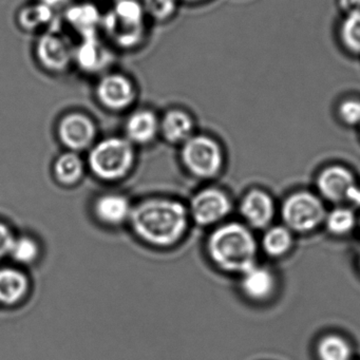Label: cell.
I'll list each match as a JSON object with an SVG mask.
<instances>
[{
	"mask_svg": "<svg viewBox=\"0 0 360 360\" xmlns=\"http://www.w3.org/2000/svg\"><path fill=\"white\" fill-rule=\"evenodd\" d=\"M191 221L187 205L170 197H149L134 204L129 225L145 245L167 250L186 237Z\"/></svg>",
	"mask_w": 360,
	"mask_h": 360,
	"instance_id": "cell-1",
	"label": "cell"
},
{
	"mask_svg": "<svg viewBox=\"0 0 360 360\" xmlns=\"http://www.w3.org/2000/svg\"><path fill=\"white\" fill-rule=\"evenodd\" d=\"M205 250L219 271L240 276L258 263L260 246L252 229L244 223L225 221L212 229Z\"/></svg>",
	"mask_w": 360,
	"mask_h": 360,
	"instance_id": "cell-2",
	"label": "cell"
},
{
	"mask_svg": "<svg viewBox=\"0 0 360 360\" xmlns=\"http://www.w3.org/2000/svg\"><path fill=\"white\" fill-rule=\"evenodd\" d=\"M136 146L125 136H108L96 141L88 150L87 168L98 180L120 182L136 165Z\"/></svg>",
	"mask_w": 360,
	"mask_h": 360,
	"instance_id": "cell-3",
	"label": "cell"
},
{
	"mask_svg": "<svg viewBox=\"0 0 360 360\" xmlns=\"http://www.w3.org/2000/svg\"><path fill=\"white\" fill-rule=\"evenodd\" d=\"M146 13L140 0H117L103 15L102 29L117 48H138L146 37Z\"/></svg>",
	"mask_w": 360,
	"mask_h": 360,
	"instance_id": "cell-4",
	"label": "cell"
},
{
	"mask_svg": "<svg viewBox=\"0 0 360 360\" xmlns=\"http://www.w3.org/2000/svg\"><path fill=\"white\" fill-rule=\"evenodd\" d=\"M180 161L189 176L210 181L224 169L225 155L218 141L207 134H195L181 145Z\"/></svg>",
	"mask_w": 360,
	"mask_h": 360,
	"instance_id": "cell-5",
	"label": "cell"
},
{
	"mask_svg": "<svg viewBox=\"0 0 360 360\" xmlns=\"http://www.w3.org/2000/svg\"><path fill=\"white\" fill-rule=\"evenodd\" d=\"M323 200L309 191L290 193L281 205L282 224L294 233H313L323 225L326 214Z\"/></svg>",
	"mask_w": 360,
	"mask_h": 360,
	"instance_id": "cell-6",
	"label": "cell"
},
{
	"mask_svg": "<svg viewBox=\"0 0 360 360\" xmlns=\"http://www.w3.org/2000/svg\"><path fill=\"white\" fill-rule=\"evenodd\" d=\"M186 205L191 223L207 229L222 224L233 212V201L229 193L216 186L203 187L195 191Z\"/></svg>",
	"mask_w": 360,
	"mask_h": 360,
	"instance_id": "cell-7",
	"label": "cell"
},
{
	"mask_svg": "<svg viewBox=\"0 0 360 360\" xmlns=\"http://www.w3.org/2000/svg\"><path fill=\"white\" fill-rule=\"evenodd\" d=\"M98 104L111 112H123L131 108L138 98L136 84L121 72L104 73L94 90Z\"/></svg>",
	"mask_w": 360,
	"mask_h": 360,
	"instance_id": "cell-8",
	"label": "cell"
},
{
	"mask_svg": "<svg viewBox=\"0 0 360 360\" xmlns=\"http://www.w3.org/2000/svg\"><path fill=\"white\" fill-rule=\"evenodd\" d=\"M56 136L66 150L81 153L96 144L98 127L89 115L75 111L60 117Z\"/></svg>",
	"mask_w": 360,
	"mask_h": 360,
	"instance_id": "cell-9",
	"label": "cell"
},
{
	"mask_svg": "<svg viewBox=\"0 0 360 360\" xmlns=\"http://www.w3.org/2000/svg\"><path fill=\"white\" fill-rule=\"evenodd\" d=\"M75 48L66 37L54 30L44 32L35 44L39 66L52 75H62L73 64Z\"/></svg>",
	"mask_w": 360,
	"mask_h": 360,
	"instance_id": "cell-10",
	"label": "cell"
},
{
	"mask_svg": "<svg viewBox=\"0 0 360 360\" xmlns=\"http://www.w3.org/2000/svg\"><path fill=\"white\" fill-rule=\"evenodd\" d=\"M358 184L355 174L342 165H330L320 170L316 178L317 195L324 202L343 205Z\"/></svg>",
	"mask_w": 360,
	"mask_h": 360,
	"instance_id": "cell-11",
	"label": "cell"
},
{
	"mask_svg": "<svg viewBox=\"0 0 360 360\" xmlns=\"http://www.w3.org/2000/svg\"><path fill=\"white\" fill-rule=\"evenodd\" d=\"M134 203L127 195L117 191H106L96 195L91 212L98 223L107 229H117L129 223Z\"/></svg>",
	"mask_w": 360,
	"mask_h": 360,
	"instance_id": "cell-12",
	"label": "cell"
},
{
	"mask_svg": "<svg viewBox=\"0 0 360 360\" xmlns=\"http://www.w3.org/2000/svg\"><path fill=\"white\" fill-rule=\"evenodd\" d=\"M276 212L277 208L273 197L263 189H250L240 201V216L243 219L244 224L252 231H264L273 225Z\"/></svg>",
	"mask_w": 360,
	"mask_h": 360,
	"instance_id": "cell-13",
	"label": "cell"
},
{
	"mask_svg": "<svg viewBox=\"0 0 360 360\" xmlns=\"http://www.w3.org/2000/svg\"><path fill=\"white\" fill-rule=\"evenodd\" d=\"M239 288L250 302H269L277 292L278 278L271 267L257 263L240 275Z\"/></svg>",
	"mask_w": 360,
	"mask_h": 360,
	"instance_id": "cell-14",
	"label": "cell"
},
{
	"mask_svg": "<svg viewBox=\"0 0 360 360\" xmlns=\"http://www.w3.org/2000/svg\"><path fill=\"white\" fill-rule=\"evenodd\" d=\"M113 60L110 50L98 37L82 39L75 48L73 64L88 75H100L106 71Z\"/></svg>",
	"mask_w": 360,
	"mask_h": 360,
	"instance_id": "cell-15",
	"label": "cell"
},
{
	"mask_svg": "<svg viewBox=\"0 0 360 360\" xmlns=\"http://www.w3.org/2000/svg\"><path fill=\"white\" fill-rule=\"evenodd\" d=\"M124 134L134 146L150 145L160 136V119L150 109H139L126 120Z\"/></svg>",
	"mask_w": 360,
	"mask_h": 360,
	"instance_id": "cell-16",
	"label": "cell"
},
{
	"mask_svg": "<svg viewBox=\"0 0 360 360\" xmlns=\"http://www.w3.org/2000/svg\"><path fill=\"white\" fill-rule=\"evenodd\" d=\"M31 279L20 267L0 269V305L12 307L24 302L31 292Z\"/></svg>",
	"mask_w": 360,
	"mask_h": 360,
	"instance_id": "cell-17",
	"label": "cell"
},
{
	"mask_svg": "<svg viewBox=\"0 0 360 360\" xmlns=\"http://www.w3.org/2000/svg\"><path fill=\"white\" fill-rule=\"evenodd\" d=\"M195 120L180 108L166 111L160 119V136L172 145H182L195 134Z\"/></svg>",
	"mask_w": 360,
	"mask_h": 360,
	"instance_id": "cell-18",
	"label": "cell"
},
{
	"mask_svg": "<svg viewBox=\"0 0 360 360\" xmlns=\"http://www.w3.org/2000/svg\"><path fill=\"white\" fill-rule=\"evenodd\" d=\"M67 24L82 37H98L102 27L103 14L91 3L72 4L65 10Z\"/></svg>",
	"mask_w": 360,
	"mask_h": 360,
	"instance_id": "cell-19",
	"label": "cell"
},
{
	"mask_svg": "<svg viewBox=\"0 0 360 360\" xmlns=\"http://www.w3.org/2000/svg\"><path fill=\"white\" fill-rule=\"evenodd\" d=\"M87 169V163L81 153L66 150L54 160L52 174L60 186L75 187L83 180Z\"/></svg>",
	"mask_w": 360,
	"mask_h": 360,
	"instance_id": "cell-20",
	"label": "cell"
},
{
	"mask_svg": "<svg viewBox=\"0 0 360 360\" xmlns=\"http://www.w3.org/2000/svg\"><path fill=\"white\" fill-rule=\"evenodd\" d=\"M295 233L285 225H271L264 229L260 240V250L269 258H283L292 252L295 244Z\"/></svg>",
	"mask_w": 360,
	"mask_h": 360,
	"instance_id": "cell-21",
	"label": "cell"
},
{
	"mask_svg": "<svg viewBox=\"0 0 360 360\" xmlns=\"http://www.w3.org/2000/svg\"><path fill=\"white\" fill-rule=\"evenodd\" d=\"M315 356L317 360H353V345L342 335L328 333L316 342Z\"/></svg>",
	"mask_w": 360,
	"mask_h": 360,
	"instance_id": "cell-22",
	"label": "cell"
},
{
	"mask_svg": "<svg viewBox=\"0 0 360 360\" xmlns=\"http://www.w3.org/2000/svg\"><path fill=\"white\" fill-rule=\"evenodd\" d=\"M56 13L41 1L22 8L18 14V26L27 32L47 30L56 22Z\"/></svg>",
	"mask_w": 360,
	"mask_h": 360,
	"instance_id": "cell-23",
	"label": "cell"
},
{
	"mask_svg": "<svg viewBox=\"0 0 360 360\" xmlns=\"http://www.w3.org/2000/svg\"><path fill=\"white\" fill-rule=\"evenodd\" d=\"M358 216L353 208L336 205L326 212L323 225L328 233L337 238L347 237L357 229Z\"/></svg>",
	"mask_w": 360,
	"mask_h": 360,
	"instance_id": "cell-24",
	"label": "cell"
},
{
	"mask_svg": "<svg viewBox=\"0 0 360 360\" xmlns=\"http://www.w3.org/2000/svg\"><path fill=\"white\" fill-rule=\"evenodd\" d=\"M41 256V245L37 238L30 235L15 236L9 257L20 266H32Z\"/></svg>",
	"mask_w": 360,
	"mask_h": 360,
	"instance_id": "cell-25",
	"label": "cell"
},
{
	"mask_svg": "<svg viewBox=\"0 0 360 360\" xmlns=\"http://www.w3.org/2000/svg\"><path fill=\"white\" fill-rule=\"evenodd\" d=\"M340 39L345 49L360 54V12L345 15L341 22Z\"/></svg>",
	"mask_w": 360,
	"mask_h": 360,
	"instance_id": "cell-26",
	"label": "cell"
},
{
	"mask_svg": "<svg viewBox=\"0 0 360 360\" xmlns=\"http://www.w3.org/2000/svg\"><path fill=\"white\" fill-rule=\"evenodd\" d=\"M179 0H142L146 16L158 22L169 20L176 15Z\"/></svg>",
	"mask_w": 360,
	"mask_h": 360,
	"instance_id": "cell-27",
	"label": "cell"
},
{
	"mask_svg": "<svg viewBox=\"0 0 360 360\" xmlns=\"http://www.w3.org/2000/svg\"><path fill=\"white\" fill-rule=\"evenodd\" d=\"M338 115L345 125H360V100L349 98V100L343 101L339 105Z\"/></svg>",
	"mask_w": 360,
	"mask_h": 360,
	"instance_id": "cell-28",
	"label": "cell"
},
{
	"mask_svg": "<svg viewBox=\"0 0 360 360\" xmlns=\"http://www.w3.org/2000/svg\"><path fill=\"white\" fill-rule=\"evenodd\" d=\"M14 238L15 235L12 229L5 223L0 222V260L9 257Z\"/></svg>",
	"mask_w": 360,
	"mask_h": 360,
	"instance_id": "cell-29",
	"label": "cell"
},
{
	"mask_svg": "<svg viewBox=\"0 0 360 360\" xmlns=\"http://www.w3.org/2000/svg\"><path fill=\"white\" fill-rule=\"evenodd\" d=\"M44 5L47 6L52 11L58 12L65 11L67 8L72 5V0H39Z\"/></svg>",
	"mask_w": 360,
	"mask_h": 360,
	"instance_id": "cell-30",
	"label": "cell"
},
{
	"mask_svg": "<svg viewBox=\"0 0 360 360\" xmlns=\"http://www.w3.org/2000/svg\"><path fill=\"white\" fill-rule=\"evenodd\" d=\"M338 3L345 15L360 12V0H338Z\"/></svg>",
	"mask_w": 360,
	"mask_h": 360,
	"instance_id": "cell-31",
	"label": "cell"
},
{
	"mask_svg": "<svg viewBox=\"0 0 360 360\" xmlns=\"http://www.w3.org/2000/svg\"><path fill=\"white\" fill-rule=\"evenodd\" d=\"M347 203L351 204L354 207L360 208V185L357 184L355 188L352 191Z\"/></svg>",
	"mask_w": 360,
	"mask_h": 360,
	"instance_id": "cell-32",
	"label": "cell"
},
{
	"mask_svg": "<svg viewBox=\"0 0 360 360\" xmlns=\"http://www.w3.org/2000/svg\"><path fill=\"white\" fill-rule=\"evenodd\" d=\"M179 1H183V3L186 4H198L202 3V1H205V0H179Z\"/></svg>",
	"mask_w": 360,
	"mask_h": 360,
	"instance_id": "cell-33",
	"label": "cell"
},
{
	"mask_svg": "<svg viewBox=\"0 0 360 360\" xmlns=\"http://www.w3.org/2000/svg\"><path fill=\"white\" fill-rule=\"evenodd\" d=\"M357 227H358V229H359V231H360V214H358V224H357Z\"/></svg>",
	"mask_w": 360,
	"mask_h": 360,
	"instance_id": "cell-34",
	"label": "cell"
},
{
	"mask_svg": "<svg viewBox=\"0 0 360 360\" xmlns=\"http://www.w3.org/2000/svg\"><path fill=\"white\" fill-rule=\"evenodd\" d=\"M102 1H111V3H115V1H117V0H102Z\"/></svg>",
	"mask_w": 360,
	"mask_h": 360,
	"instance_id": "cell-35",
	"label": "cell"
},
{
	"mask_svg": "<svg viewBox=\"0 0 360 360\" xmlns=\"http://www.w3.org/2000/svg\"><path fill=\"white\" fill-rule=\"evenodd\" d=\"M358 267H359V271H360V254H359V259H358Z\"/></svg>",
	"mask_w": 360,
	"mask_h": 360,
	"instance_id": "cell-36",
	"label": "cell"
}]
</instances>
